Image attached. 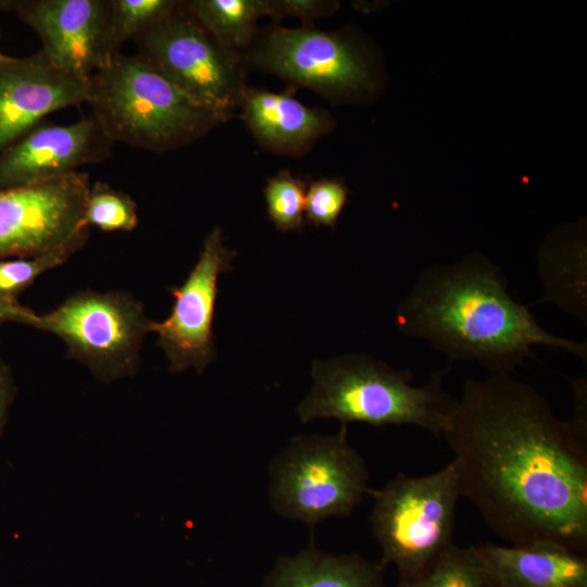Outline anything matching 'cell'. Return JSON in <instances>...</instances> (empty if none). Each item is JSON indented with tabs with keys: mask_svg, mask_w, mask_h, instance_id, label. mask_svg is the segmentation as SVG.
<instances>
[{
	"mask_svg": "<svg viewBox=\"0 0 587 587\" xmlns=\"http://www.w3.org/2000/svg\"><path fill=\"white\" fill-rule=\"evenodd\" d=\"M462 497L511 545L587 550V441L510 374L467 378L442 432Z\"/></svg>",
	"mask_w": 587,
	"mask_h": 587,
	"instance_id": "6da1fadb",
	"label": "cell"
},
{
	"mask_svg": "<svg viewBox=\"0 0 587 587\" xmlns=\"http://www.w3.org/2000/svg\"><path fill=\"white\" fill-rule=\"evenodd\" d=\"M396 326L453 361H474L492 374L522 366L535 346L587 361L586 341L542 328L529 304L512 298L501 270L479 252L423 270L398 305Z\"/></svg>",
	"mask_w": 587,
	"mask_h": 587,
	"instance_id": "7a4b0ae2",
	"label": "cell"
},
{
	"mask_svg": "<svg viewBox=\"0 0 587 587\" xmlns=\"http://www.w3.org/2000/svg\"><path fill=\"white\" fill-rule=\"evenodd\" d=\"M450 366L413 386L411 370H397L366 354L314 361L313 385L296 409L301 422L329 417L347 425H414L440 437L455 408L444 388Z\"/></svg>",
	"mask_w": 587,
	"mask_h": 587,
	"instance_id": "3957f363",
	"label": "cell"
},
{
	"mask_svg": "<svg viewBox=\"0 0 587 587\" xmlns=\"http://www.w3.org/2000/svg\"><path fill=\"white\" fill-rule=\"evenodd\" d=\"M86 103L113 142L165 153L224 121L137 54L121 51L88 80Z\"/></svg>",
	"mask_w": 587,
	"mask_h": 587,
	"instance_id": "277c9868",
	"label": "cell"
},
{
	"mask_svg": "<svg viewBox=\"0 0 587 587\" xmlns=\"http://www.w3.org/2000/svg\"><path fill=\"white\" fill-rule=\"evenodd\" d=\"M373 498L370 523L382 550L380 561L391 563L399 582H410L428 571L451 548L455 509L462 498L454 463L425 476L399 473Z\"/></svg>",
	"mask_w": 587,
	"mask_h": 587,
	"instance_id": "5b68a950",
	"label": "cell"
},
{
	"mask_svg": "<svg viewBox=\"0 0 587 587\" xmlns=\"http://www.w3.org/2000/svg\"><path fill=\"white\" fill-rule=\"evenodd\" d=\"M347 433L298 435L274 457L267 498L276 514L313 528L353 512L369 494V470Z\"/></svg>",
	"mask_w": 587,
	"mask_h": 587,
	"instance_id": "8992f818",
	"label": "cell"
},
{
	"mask_svg": "<svg viewBox=\"0 0 587 587\" xmlns=\"http://www.w3.org/2000/svg\"><path fill=\"white\" fill-rule=\"evenodd\" d=\"M151 325L132 294L83 290L39 314L34 328L61 338L67 358L108 383L137 372L141 342Z\"/></svg>",
	"mask_w": 587,
	"mask_h": 587,
	"instance_id": "52a82bcc",
	"label": "cell"
},
{
	"mask_svg": "<svg viewBox=\"0 0 587 587\" xmlns=\"http://www.w3.org/2000/svg\"><path fill=\"white\" fill-rule=\"evenodd\" d=\"M135 42L139 58L224 123L239 108L247 88L241 53L215 41L185 2Z\"/></svg>",
	"mask_w": 587,
	"mask_h": 587,
	"instance_id": "ba28073f",
	"label": "cell"
},
{
	"mask_svg": "<svg viewBox=\"0 0 587 587\" xmlns=\"http://www.w3.org/2000/svg\"><path fill=\"white\" fill-rule=\"evenodd\" d=\"M243 61L336 102L362 100L377 87L372 59L362 47L345 34L310 25L270 28Z\"/></svg>",
	"mask_w": 587,
	"mask_h": 587,
	"instance_id": "9c48e42d",
	"label": "cell"
},
{
	"mask_svg": "<svg viewBox=\"0 0 587 587\" xmlns=\"http://www.w3.org/2000/svg\"><path fill=\"white\" fill-rule=\"evenodd\" d=\"M88 174L75 172L50 182L0 189V259L40 254L83 233Z\"/></svg>",
	"mask_w": 587,
	"mask_h": 587,
	"instance_id": "30bf717a",
	"label": "cell"
},
{
	"mask_svg": "<svg viewBox=\"0 0 587 587\" xmlns=\"http://www.w3.org/2000/svg\"><path fill=\"white\" fill-rule=\"evenodd\" d=\"M237 252L224 246L223 233L214 227L203 241L198 261L186 280L170 288L174 297L171 314L163 322L152 321L157 345L165 353L171 373L193 367L201 373L214 360L213 320L220 274L232 270Z\"/></svg>",
	"mask_w": 587,
	"mask_h": 587,
	"instance_id": "8fae6325",
	"label": "cell"
},
{
	"mask_svg": "<svg viewBox=\"0 0 587 587\" xmlns=\"http://www.w3.org/2000/svg\"><path fill=\"white\" fill-rule=\"evenodd\" d=\"M0 12L15 13L57 67L84 79L114 55L108 0H0Z\"/></svg>",
	"mask_w": 587,
	"mask_h": 587,
	"instance_id": "7c38bea8",
	"label": "cell"
},
{
	"mask_svg": "<svg viewBox=\"0 0 587 587\" xmlns=\"http://www.w3.org/2000/svg\"><path fill=\"white\" fill-rule=\"evenodd\" d=\"M113 145L91 113L66 125L41 121L0 154V189L50 182L101 163Z\"/></svg>",
	"mask_w": 587,
	"mask_h": 587,
	"instance_id": "4fadbf2b",
	"label": "cell"
},
{
	"mask_svg": "<svg viewBox=\"0 0 587 587\" xmlns=\"http://www.w3.org/2000/svg\"><path fill=\"white\" fill-rule=\"evenodd\" d=\"M88 80L45 54L0 61V154L52 112L85 103Z\"/></svg>",
	"mask_w": 587,
	"mask_h": 587,
	"instance_id": "5bb4252c",
	"label": "cell"
},
{
	"mask_svg": "<svg viewBox=\"0 0 587 587\" xmlns=\"http://www.w3.org/2000/svg\"><path fill=\"white\" fill-rule=\"evenodd\" d=\"M492 587H587L585 554L553 542L474 546Z\"/></svg>",
	"mask_w": 587,
	"mask_h": 587,
	"instance_id": "9a60e30c",
	"label": "cell"
},
{
	"mask_svg": "<svg viewBox=\"0 0 587 587\" xmlns=\"http://www.w3.org/2000/svg\"><path fill=\"white\" fill-rule=\"evenodd\" d=\"M241 117L264 148L283 154H302L334 127L332 115L310 108L288 93L246 88Z\"/></svg>",
	"mask_w": 587,
	"mask_h": 587,
	"instance_id": "2e32d148",
	"label": "cell"
},
{
	"mask_svg": "<svg viewBox=\"0 0 587 587\" xmlns=\"http://www.w3.org/2000/svg\"><path fill=\"white\" fill-rule=\"evenodd\" d=\"M386 565L358 553L335 554L313 542L294 555H280L262 587H384Z\"/></svg>",
	"mask_w": 587,
	"mask_h": 587,
	"instance_id": "e0dca14e",
	"label": "cell"
},
{
	"mask_svg": "<svg viewBox=\"0 0 587 587\" xmlns=\"http://www.w3.org/2000/svg\"><path fill=\"white\" fill-rule=\"evenodd\" d=\"M586 242L583 233L561 229L549 236L538 252V275L544 297L560 310L587 321Z\"/></svg>",
	"mask_w": 587,
	"mask_h": 587,
	"instance_id": "ac0fdd59",
	"label": "cell"
},
{
	"mask_svg": "<svg viewBox=\"0 0 587 587\" xmlns=\"http://www.w3.org/2000/svg\"><path fill=\"white\" fill-rule=\"evenodd\" d=\"M187 10L226 49L240 53L257 36V22L270 16V0H191Z\"/></svg>",
	"mask_w": 587,
	"mask_h": 587,
	"instance_id": "d6986e66",
	"label": "cell"
},
{
	"mask_svg": "<svg viewBox=\"0 0 587 587\" xmlns=\"http://www.w3.org/2000/svg\"><path fill=\"white\" fill-rule=\"evenodd\" d=\"M176 0H108L109 34L113 53L129 39L148 32L180 4Z\"/></svg>",
	"mask_w": 587,
	"mask_h": 587,
	"instance_id": "ffe728a7",
	"label": "cell"
},
{
	"mask_svg": "<svg viewBox=\"0 0 587 587\" xmlns=\"http://www.w3.org/2000/svg\"><path fill=\"white\" fill-rule=\"evenodd\" d=\"M88 237L89 230L60 248L40 254L0 259V297L17 300V296L40 275L62 265L83 248Z\"/></svg>",
	"mask_w": 587,
	"mask_h": 587,
	"instance_id": "44dd1931",
	"label": "cell"
},
{
	"mask_svg": "<svg viewBox=\"0 0 587 587\" xmlns=\"http://www.w3.org/2000/svg\"><path fill=\"white\" fill-rule=\"evenodd\" d=\"M395 587H492L474 546L455 544L423 575Z\"/></svg>",
	"mask_w": 587,
	"mask_h": 587,
	"instance_id": "7402d4cb",
	"label": "cell"
},
{
	"mask_svg": "<svg viewBox=\"0 0 587 587\" xmlns=\"http://www.w3.org/2000/svg\"><path fill=\"white\" fill-rule=\"evenodd\" d=\"M82 224L102 232H132L138 225L137 204L127 193L102 182L90 184Z\"/></svg>",
	"mask_w": 587,
	"mask_h": 587,
	"instance_id": "603a6c76",
	"label": "cell"
},
{
	"mask_svg": "<svg viewBox=\"0 0 587 587\" xmlns=\"http://www.w3.org/2000/svg\"><path fill=\"white\" fill-rule=\"evenodd\" d=\"M307 184L290 171H279L266 180L263 193L270 221L279 232L300 230L304 225Z\"/></svg>",
	"mask_w": 587,
	"mask_h": 587,
	"instance_id": "cb8c5ba5",
	"label": "cell"
},
{
	"mask_svg": "<svg viewBox=\"0 0 587 587\" xmlns=\"http://www.w3.org/2000/svg\"><path fill=\"white\" fill-rule=\"evenodd\" d=\"M349 188L341 178H321L307 187L304 213L314 226L335 229L345 208Z\"/></svg>",
	"mask_w": 587,
	"mask_h": 587,
	"instance_id": "d4e9b609",
	"label": "cell"
},
{
	"mask_svg": "<svg viewBox=\"0 0 587 587\" xmlns=\"http://www.w3.org/2000/svg\"><path fill=\"white\" fill-rule=\"evenodd\" d=\"M337 8L336 1L270 0V16L276 22L284 17H297L309 25L315 18L332 14Z\"/></svg>",
	"mask_w": 587,
	"mask_h": 587,
	"instance_id": "484cf974",
	"label": "cell"
},
{
	"mask_svg": "<svg viewBox=\"0 0 587 587\" xmlns=\"http://www.w3.org/2000/svg\"><path fill=\"white\" fill-rule=\"evenodd\" d=\"M573 416L569 421L574 432L587 441V382L586 378H578L573 382Z\"/></svg>",
	"mask_w": 587,
	"mask_h": 587,
	"instance_id": "4316f807",
	"label": "cell"
},
{
	"mask_svg": "<svg viewBox=\"0 0 587 587\" xmlns=\"http://www.w3.org/2000/svg\"><path fill=\"white\" fill-rule=\"evenodd\" d=\"M38 315L17 300L0 297V323L13 322L35 327Z\"/></svg>",
	"mask_w": 587,
	"mask_h": 587,
	"instance_id": "83f0119b",
	"label": "cell"
},
{
	"mask_svg": "<svg viewBox=\"0 0 587 587\" xmlns=\"http://www.w3.org/2000/svg\"><path fill=\"white\" fill-rule=\"evenodd\" d=\"M16 387L10 366L0 354V437L8 420V411L13 402Z\"/></svg>",
	"mask_w": 587,
	"mask_h": 587,
	"instance_id": "f1b7e54d",
	"label": "cell"
},
{
	"mask_svg": "<svg viewBox=\"0 0 587 587\" xmlns=\"http://www.w3.org/2000/svg\"><path fill=\"white\" fill-rule=\"evenodd\" d=\"M0 38H1V36H0ZM7 57H8V55H5V54L1 51V49H0V61H2L3 59H5Z\"/></svg>",
	"mask_w": 587,
	"mask_h": 587,
	"instance_id": "f546056e",
	"label": "cell"
}]
</instances>
